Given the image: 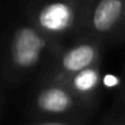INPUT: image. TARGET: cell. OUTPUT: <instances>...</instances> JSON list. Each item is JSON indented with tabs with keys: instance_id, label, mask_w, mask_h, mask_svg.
Masks as SVG:
<instances>
[{
	"instance_id": "1",
	"label": "cell",
	"mask_w": 125,
	"mask_h": 125,
	"mask_svg": "<svg viewBox=\"0 0 125 125\" xmlns=\"http://www.w3.org/2000/svg\"><path fill=\"white\" fill-rule=\"evenodd\" d=\"M57 44L38 27L30 23L15 28L7 47L4 73L11 81H18L32 73Z\"/></svg>"
},
{
	"instance_id": "2",
	"label": "cell",
	"mask_w": 125,
	"mask_h": 125,
	"mask_svg": "<svg viewBox=\"0 0 125 125\" xmlns=\"http://www.w3.org/2000/svg\"><path fill=\"white\" fill-rule=\"evenodd\" d=\"M87 0H46L35 7L31 20L55 44L74 32H81Z\"/></svg>"
},
{
	"instance_id": "3",
	"label": "cell",
	"mask_w": 125,
	"mask_h": 125,
	"mask_svg": "<svg viewBox=\"0 0 125 125\" xmlns=\"http://www.w3.org/2000/svg\"><path fill=\"white\" fill-rule=\"evenodd\" d=\"M81 32L95 41L124 36L125 0H87Z\"/></svg>"
},
{
	"instance_id": "4",
	"label": "cell",
	"mask_w": 125,
	"mask_h": 125,
	"mask_svg": "<svg viewBox=\"0 0 125 125\" xmlns=\"http://www.w3.org/2000/svg\"><path fill=\"white\" fill-rule=\"evenodd\" d=\"M32 110L44 118H63L86 113V109L62 82L46 81L32 98Z\"/></svg>"
},
{
	"instance_id": "5",
	"label": "cell",
	"mask_w": 125,
	"mask_h": 125,
	"mask_svg": "<svg viewBox=\"0 0 125 125\" xmlns=\"http://www.w3.org/2000/svg\"><path fill=\"white\" fill-rule=\"evenodd\" d=\"M100 57L101 42L93 38H82L58 54L47 81L63 82L69 77L100 63Z\"/></svg>"
},
{
	"instance_id": "6",
	"label": "cell",
	"mask_w": 125,
	"mask_h": 125,
	"mask_svg": "<svg viewBox=\"0 0 125 125\" xmlns=\"http://www.w3.org/2000/svg\"><path fill=\"white\" fill-rule=\"evenodd\" d=\"M102 82L104 77L101 71V63H97L69 77L62 83H65L69 90L77 97V100L90 110L92 105L95 104L98 98Z\"/></svg>"
},
{
	"instance_id": "7",
	"label": "cell",
	"mask_w": 125,
	"mask_h": 125,
	"mask_svg": "<svg viewBox=\"0 0 125 125\" xmlns=\"http://www.w3.org/2000/svg\"><path fill=\"white\" fill-rule=\"evenodd\" d=\"M87 113H79L75 116L63 117V118H44L42 121L34 122L32 125H85Z\"/></svg>"
},
{
	"instance_id": "8",
	"label": "cell",
	"mask_w": 125,
	"mask_h": 125,
	"mask_svg": "<svg viewBox=\"0 0 125 125\" xmlns=\"http://www.w3.org/2000/svg\"><path fill=\"white\" fill-rule=\"evenodd\" d=\"M105 125H125V116L118 117V118H116V120H112L110 122H108V124H105Z\"/></svg>"
},
{
	"instance_id": "9",
	"label": "cell",
	"mask_w": 125,
	"mask_h": 125,
	"mask_svg": "<svg viewBox=\"0 0 125 125\" xmlns=\"http://www.w3.org/2000/svg\"><path fill=\"white\" fill-rule=\"evenodd\" d=\"M124 36H125V32H124Z\"/></svg>"
}]
</instances>
